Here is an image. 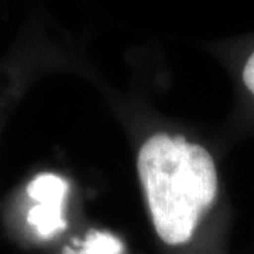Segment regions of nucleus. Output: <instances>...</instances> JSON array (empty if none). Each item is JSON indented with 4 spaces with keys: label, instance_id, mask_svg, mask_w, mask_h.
I'll use <instances>...</instances> for the list:
<instances>
[{
    "label": "nucleus",
    "instance_id": "obj_1",
    "mask_svg": "<svg viewBox=\"0 0 254 254\" xmlns=\"http://www.w3.org/2000/svg\"><path fill=\"white\" fill-rule=\"evenodd\" d=\"M137 170L157 235L167 245L187 243L218 193L208 150L182 136L157 133L141 145Z\"/></svg>",
    "mask_w": 254,
    "mask_h": 254
},
{
    "label": "nucleus",
    "instance_id": "obj_3",
    "mask_svg": "<svg viewBox=\"0 0 254 254\" xmlns=\"http://www.w3.org/2000/svg\"><path fill=\"white\" fill-rule=\"evenodd\" d=\"M64 254H123V245L112 233L92 230L78 250L66 249Z\"/></svg>",
    "mask_w": 254,
    "mask_h": 254
},
{
    "label": "nucleus",
    "instance_id": "obj_2",
    "mask_svg": "<svg viewBox=\"0 0 254 254\" xmlns=\"http://www.w3.org/2000/svg\"><path fill=\"white\" fill-rule=\"evenodd\" d=\"M66 190V181L55 174H40L28 184V196L37 205L30 209L27 222L40 237L50 239L66 226L63 215Z\"/></svg>",
    "mask_w": 254,
    "mask_h": 254
},
{
    "label": "nucleus",
    "instance_id": "obj_4",
    "mask_svg": "<svg viewBox=\"0 0 254 254\" xmlns=\"http://www.w3.org/2000/svg\"><path fill=\"white\" fill-rule=\"evenodd\" d=\"M243 81H245L246 88L254 95V53L250 55L247 60L243 69Z\"/></svg>",
    "mask_w": 254,
    "mask_h": 254
}]
</instances>
